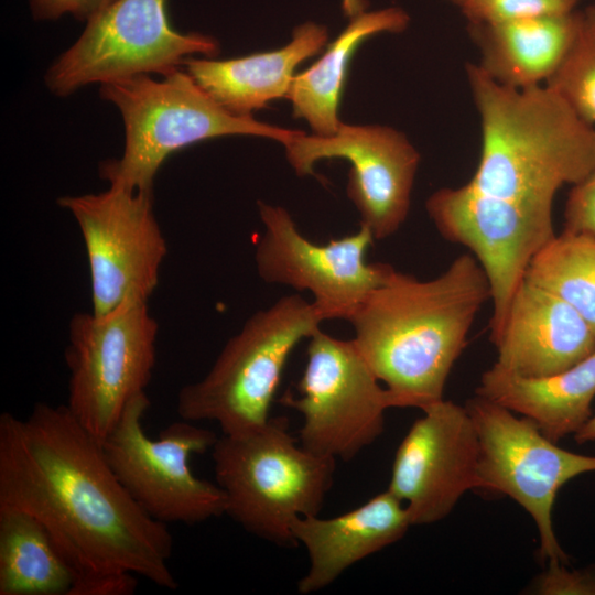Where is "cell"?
Wrapping results in <instances>:
<instances>
[{
    "label": "cell",
    "instance_id": "obj_30",
    "mask_svg": "<svg viewBox=\"0 0 595 595\" xmlns=\"http://www.w3.org/2000/svg\"><path fill=\"white\" fill-rule=\"evenodd\" d=\"M137 585L129 572L83 573L76 575L71 595H130Z\"/></svg>",
    "mask_w": 595,
    "mask_h": 595
},
{
    "label": "cell",
    "instance_id": "obj_21",
    "mask_svg": "<svg viewBox=\"0 0 595 595\" xmlns=\"http://www.w3.org/2000/svg\"><path fill=\"white\" fill-rule=\"evenodd\" d=\"M581 21V11L499 23H468L479 52L476 64L496 83L527 88L542 85L560 65Z\"/></svg>",
    "mask_w": 595,
    "mask_h": 595
},
{
    "label": "cell",
    "instance_id": "obj_33",
    "mask_svg": "<svg viewBox=\"0 0 595 595\" xmlns=\"http://www.w3.org/2000/svg\"><path fill=\"white\" fill-rule=\"evenodd\" d=\"M452 4L459 7L461 9L469 3L472 0H445Z\"/></svg>",
    "mask_w": 595,
    "mask_h": 595
},
{
    "label": "cell",
    "instance_id": "obj_9",
    "mask_svg": "<svg viewBox=\"0 0 595 595\" xmlns=\"http://www.w3.org/2000/svg\"><path fill=\"white\" fill-rule=\"evenodd\" d=\"M158 331L148 301L127 302L104 315H73L65 350L66 405L99 441L128 402L145 392L156 360Z\"/></svg>",
    "mask_w": 595,
    "mask_h": 595
},
{
    "label": "cell",
    "instance_id": "obj_23",
    "mask_svg": "<svg viewBox=\"0 0 595 595\" xmlns=\"http://www.w3.org/2000/svg\"><path fill=\"white\" fill-rule=\"evenodd\" d=\"M75 577L35 517L0 507V595H71Z\"/></svg>",
    "mask_w": 595,
    "mask_h": 595
},
{
    "label": "cell",
    "instance_id": "obj_11",
    "mask_svg": "<svg viewBox=\"0 0 595 595\" xmlns=\"http://www.w3.org/2000/svg\"><path fill=\"white\" fill-rule=\"evenodd\" d=\"M465 408L478 436L482 489L512 498L531 516L540 558L569 564L554 532L552 510L562 486L595 472V456L559 447L529 419L480 396L467 400Z\"/></svg>",
    "mask_w": 595,
    "mask_h": 595
},
{
    "label": "cell",
    "instance_id": "obj_6",
    "mask_svg": "<svg viewBox=\"0 0 595 595\" xmlns=\"http://www.w3.org/2000/svg\"><path fill=\"white\" fill-rule=\"evenodd\" d=\"M325 321L313 302L284 295L253 313L227 340L208 372L181 388V419L216 422L223 434L263 425L293 349Z\"/></svg>",
    "mask_w": 595,
    "mask_h": 595
},
{
    "label": "cell",
    "instance_id": "obj_19",
    "mask_svg": "<svg viewBox=\"0 0 595 595\" xmlns=\"http://www.w3.org/2000/svg\"><path fill=\"white\" fill-rule=\"evenodd\" d=\"M327 29L307 21L284 46L246 56L217 60L190 57L186 72L215 101L237 116H252L278 98H286L296 67L326 45Z\"/></svg>",
    "mask_w": 595,
    "mask_h": 595
},
{
    "label": "cell",
    "instance_id": "obj_29",
    "mask_svg": "<svg viewBox=\"0 0 595 595\" xmlns=\"http://www.w3.org/2000/svg\"><path fill=\"white\" fill-rule=\"evenodd\" d=\"M115 0H29L32 17L39 21L56 20L69 14L87 22Z\"/></svg>",
    "mask_w": 595,
    "mask_h": 595
},
{
    "label": "cell",
    "instance_id": "obj_25",
    "mask_svg": "<svg viewBox=\"0 0 595 595\" xmlns=\"http://www.w3.org/2000/svg\"><path fill=\"white\" fill-rule=\"evenodd\" d=\"M545 85L586 123L595 125V6L581 11L577 33Z\"/></svg>",
    "mask_w": 595,
    "mask_h": 595
},
{
    "label": "cell",
    "instance_id": "obj_7",
    "mask_svg": "<svg viewBox=\"0 0 595 595\" xmlns=\"http://www.w3.org/2000/svg\"><path fill=\"white\" fill-rule=\"evenodd\" d=\"M149 407L145 392L132 398L101 442L119 482L145 513L165 524H196L225 515L223 489L195 476L188 463L192 455L212 450L217 434L182 419L151 439L143 429Z\"/></svg>",
    "mask_w": 595,
    "mask_h": 595
},
{
    "label": "cell",
    "instance_id": "obj_18",
    "mask_svg": "<svg viewBox=\"0 0 595 595\" xmlns=\"http://www.w3.org/2000/svg\"><path fill=\"white\" fill-rule=\"evenodd\" d=\"M411 526L405 506L388 489L336 517L296 518L292 534L310 563L298 592L309 595L327 587L355 563L402 539Z\"/></svg>",
    "mask_w": 595,
    "mask_h": 595
},
{
    "label": "cell",
    "instance_id": "obj_20",
    "mask_svg": "<svg viewBox=\"0 0 595 595\" xmlns=\"http://www.w3.org/2000/svg\"><path fill=\"white\" fill-rule=\"evenodd\" d=\"M475 393L529 419L556 443L578 432L593 414L595 351L544 377H522L494 364L482 375Z\"/></svg>",
    "mask_w": 595,
    "mask_h": 595
},
{
    "label": "cell",
    "instance_id": "obj_5",
    "mask_svg": "<svg viewBox=\"0 0 595 595\" xmlns=\"http://www.w3.org/2000/svg\"><path fill=\"white\" fill-rule=\"evenodd\" d=\"M226 512L247 532L278 547L299 545L291 526L318 515L333 486L336 459L304 448L285 416H270L240 434H221L212 447Z\"/></svg>",
    "mask_w": 595,
    "mask_h": 595
},
{
    "label": "cell",
    "instance_id": "obj_15",
    "mask_svg": "<svg viewBox=\"0 0 595 595\" xmlns=\"http://www.w3.org/2000/svg\"><path fill=\"white\" fill-rule=\"evenodd\" d=\"M301 176L314 175L323 159L349 162L346 193L375 239L393 235L404 223L420 163V153L400 131L380 125L342 122L332 136L299 131L284 145Z\"/></svg>",
    "mask_w": 595,
    "mask_h": 595
},
{
    "label": "cell",
    "instance_id": "obj_2",
    "mask_svg": "<svg viewBox=\"0 0 595 595\" xmlns=\"http://www.w3.org/2000/svg\"><path fill=\"white\" fill-rule=\"evenodd\" d=\"M488 300V279L469 253L430 280L393 268L367 295L348 320L351 339L394 408L423 410L443 399L448 375Z\"/></svg>",
    "mask_w": 595,
    "mask_h": 595
},
{
    "label": "cell",
    "instance_id": "obj_13",
    "mask_svg": "<svg viewBox=\"0 0 595 595\" xmlns=\"http://www.w3.org/2000/svg\"><path fill=\"white\" fill-rule=\"evenodd\" d=\"M57 204L74 217L85 244L91 312L104 315L127 302L148 301L167 252L153 194L109 186L60 197Z\"/></svg>",
    "mask_w": 595,
    "mask_h": 595
},
{
    "label": "cell",
    "instance_id": "obj_17",
    "mask_svg": "<svg viewBox=\"0 0 595 595\" xmlns=\"http://www.w3.org/2000/svg\"><path fill=\"white\" fill-rule=\"evenodd\" d=\"M493 344L500 368L522 377H544L591 356L595 331L571 305L524 279Z\"/></svg>",
    "mask_w": 595,
    "mask_h": 595
},
{
    "label": "cell",
    "instance_id": "obj_16",
    "mask_svg": "<svg viewBox=\"0 0 595 595\" xmlns=\"http://www.w3.org/2000/svg\"><path fill=\"white\" fill-rule=\"evenodd\" d=\"M421 411L396 451L387 488L412 526L441 521L467 490L482 489L478 436L465 405L442 399Z\"/></svg>",
    "mask_w": 595,
    "mask_h": 595
},
{
    "label": "cell",
    "instance_id": "obj_32",
    "mask_svg": "<svg viewBox=\"0 0 595 595\" xmlns=\"http://www.w3.org/2000/svg\"><path fill=\"white\" fill-rule=\"evenodd\" d=\"M344 15L349 19L367 11V0H340Z\"/></svg>",
    "mask_w": 595,
    "mask_h": 595
},
{
    "label": "cell",
    "instance_id": "obj_22",
    "mask_svg": "<svg viewBox=\"0 0 595 595\" xmlns=\"http://www.w3.org/2000/svg\"><path fill=\"white\" fill-rule=\"evenodd\" d=\"M409 23V14L399 7L365 11L351 18L323 55L294 76L286 97L292 104L293 116L306 121L313 134H334L342 123L338 109L356 50L368 37L403 32Z\"/></svg>",
    "mask_w": 595,
    "mask_h": 595
},
{
    "label": "cell",
    "instance_id": "obj_1",
    "mask_svg": "<svg viewBox=\"0 0 595 595\" xmlns=\"http://www.w3.org/2000/svg\"><path fill=\"white\" fill-rule=\"evenodd\" d=\"M0 507L35 517L75 571L129 572L177 588L173 537L131 498L102 443L67 405L0 414Z\"/></svg>",
    "mask_w": 595,
    "mask_h": 595
},
{
    "label": "cell",
    "instance_id": "obj_24",
    "mask_svg": "<svg viewBox=\"0 0 595 595\" xmlns=\"http://www.w3.org/2000/svg\"><path fill=\"white\" fill-rule=\"evenodd\" d=\"M526 279L571 305L595 331V239L555 235L533 257Z\"/></svg>",
    "mask_w": 595,
    "mask_h": 595
},
{
    "label": "cell",
    "instance_id": "obj_31",
    "mask_svg": "<svg viewBox=\"0 0 595 595\" xmlns=\"http://www.w3.org/2000/svg\"><path fill=\"white\" fill-rule=\"evenodd\" d=\"M577 444L595 442V414L587 420L582 429L574 434Z\"/></svg>",
    "mask_w": 595,
    "mask_h": 595
},
{
    "label": "cell",
    "instance_id": "obj_3",
    "mask_svg": "<svg viewBox=\"0 0 595 595\" xmlns=\"http://www.w3.org/2000/svg\"><path fill=\"white\" fill-rule=\"evenodd\" d=\"M482 148L469 181L502 198L552 208L558 191L595 172V128L551 88H512L466 65Z\"/></svg>",
    "mask_w": 595,
    "mask_h": 595
},
{
    "label": "cell",
    "instance_id": "obj_26",
    "mask_svg": "<svg viewBox=\"0 0 595 595\" xmlns=\"http://www.w3.org/2000/svg\"><path fill=\"white\" fill-rule=\"evenodd\" d=\"M580 0H472L462 13L468 23H499L575 11Z\"/></svg>",
    "mask_w": 595,
    "mask_h": 595
},
{
    "label": "cell",
    "instance_id": "obj_14",
    "mask_svg": "<svg viewBox=\"0 0 595 595\" xmlns=\"http://www.w3.org/2000/svg\"><path fill=\"white\" fill-rule=\"evenodd\" d=\"M258 210L264 226L255 252L259 277L268 283L310 292L325 321H348L393 269L366 260L375 238L365 225L354 234L316 244L300 232L282 206L259 201Z\"/></svg>",
    "mask_w": 595,
    "mask_h": 595
},
{
    "label": "cell",
    "instance_id": "obj_10",
    "mask_svg": "<svg viewBox=\"0 0 595 595\" xmlns=\"http://www.w3.org/2000/svg\"><path fill=\"white\" fill-rule=\"evenodd\" d=\"M286 391L284 407L302 416L300 444L310 452L344 462L355 458L385 430L393 399L359 353L353 339H339L318 328L306 348V365Z\"/></svg>",
    "mask_w": 595,
    "mask_h": 595
},
{
    "label": "cell",
    "instance_id": "obj_8",
    "mask_svg": "<svg viewBox=\"0 0 595 595\" xmlns=\"http://www.w3.org/2000/svg\"><path fill=\"white\" fill-rule=\"evenodd\" d=\"M213 36L175 30L166 0H115L86 22L79 37L48 67L45 85L60 97L90 84L144 74L163 76L194 56L215 57Z\"/></svg>",
    "mask_w": 595,
    "mask_h": 595
},
{
    "label": "cell",
    "instance_id": "obj_4",
    "mask_svg": "<svg viewBox=\"0 0 595 595\" xmlns=\"http://www.w3.org/2000/svg\"><path fill=\"white\" fill-rule=\"evenodd\" d=\"M99 93L116 106L125 126L121 156L101 162L99 175L109 186L134 192L153 194L166 158L196 142L255 136L284 145L300 131L229 112L178 68L162 79L144 74L101 84Z\"/></svg>",
    "mask_w": 595,
    "mask_h": 595
},
{
    "label": "cell",
    "instance_id": "obj_12",
    "mask_svg": "<svg viewBox=\"0 0 595 595\" xmlns=\"http://www.w3.org/2000/svg\"><path fill=\"white\" fill-rule=\"evenodd\" d=\"M425 208L442 237L467 247L483 268L493 301L494 343L530 262L555 236L552 208L494 196L469 182L435 191Z\"/></svg>",
    "mask_w": 595,
    "mask_h": 595
},
{
    "label": "cell",
    "instance_id": "obj_27",
    "mask_svg": "<svg viewBox=\"0 0 595 595\" xmlns=\"http://www.w3.org/2000/svg\"><path fill=\"white\" fill-rule=\"evenodd\" d=\"M537 595H595V564L570 569L569 564L548 562L528 587Z\"/></svg>",
    "mask_w": 595,
    "mask_h": 595
},
{
    "label": "cell",
    "instance_id": "obj_28",
    "mask_svg": "<svg viewBox=\"0 0 595 595\" xmlns=\"http://www.w3.org/2000/svg\"><path fill=\"white\" fill-rule=\"evenodd\" d=\"M563 231L595 239V172L573 185L565 204Z\"/></svg>",
    "mask_w": 595,
    "mask_h": 595
}]
</instances>
